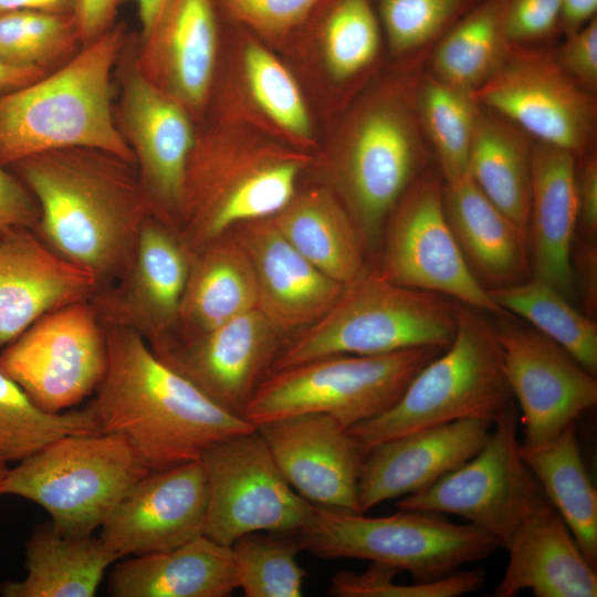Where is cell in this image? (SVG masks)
<instances>
[{"label":"cell","instance_id":"cell-1","mask_svg":"<svg viewBox=\"0 0 597 597\" xmlns=\"http://www.w3.org/2000/svg\"><path fill=\"white\" fill-rule=\"evenodd\" d=\"M8 168L36 201L35 234L90 273L97 291L111 286L128 265L150 214L135 165L104 150L71 147Z\"/></svg>","mask_w":597,"mask_h":597},{"label":"cell","instance_id":"cell-2","mask_svg":"<svg viewBox=\"0 0 597 597\" xmlns=\"http://www.w3.org/2000/svg\"><path fill=\"white\" fill-rule=\"evenodd\" d=\"M425 66L390 62L381 69L343 109L321 163L325 186L350 216L366 248L378 243L402 195L431 167L433 155L417 107Z\"/></svg>","mask_w":597,"mask_h":597},{"label":"cell","instance_id":"cell-3","mask_svg":"<svg viewBox=\"0 0 597 597\" xmlns=\"http://www.w3.org/2000/svg\"><path fill=\"white\" fill-rule=\"evenodd\" d=\"M103 325L107 368L87 405L101 432L124 437L149 472L202 459L256 428L161 362L138 333Z\"/></svg>","mask_w":597,"mask_h":597},{"label":"cell","instance_id":"cell-4","mask_svg":"<svg viewBox=\"0 0 597 597\" xmlns=\"http://www.w3.org/2000/svg\"><path fill=\"white\" fill-rule=\"evenodd\" d=\"M312 153L235 122L197 125L182 188L177 229L195 251L237 224L268 218L297 191Z\"/></svg>","mask_w":597,"mask_h":597},{"label":"cell","instance_id":"cell-5","mask_svg":"<svg viewBox=\"0 0 597 597\" xmlns=\"http://www.w3.org/2000/svg\"><path fill=\"white\" fill-rule=\"evenodd\" d=\"M127 35L124 24H114L61 67L0 94L2 166L71 147L104 150L134 164L113 112L114 71Z\"/></svg>","mask_w":597,"mask_h":597},{"label":"cell","instance_id":"cell-6","mask_svg":"<svg viewBox=\"0 0 597 597\" xmlns=\"http://www.w3.org/2000/svg\"><path fill=\"white\" fill-rule=\"evenodd\" d=\"M459 302L395 284L368 268L344 284L332 307L285 343L270 371L329 355H384L417 347L446 349Z\"/></svg>","mask_w":597,"mask_h":597},{"label":"cell","instance_id":"cell-7","mask_svg":"<svg viewBox=\"0 0 597 597\" xmlns=\"http://www.w3.org/2000/svg\"><path fill=\"white\" fill-rule=\"evenodd\" d=\"M459 304L451 344L422 367L387 411L348 431L364 451L390 439L458 420L494 422L513 404L494 325Z\"/></svg>","mask_w":597,"mask_h":597},{"label":"cell","instance_id":"cell-8","mask_svg":"<svg viewBox=\"0 0 597 597\" xmlns=\"http://www.w3.org/2000/svg\"><path fill=\"white\" fill-rule=\"evenodd\" d=\"M417 347L384 355H329L270 371L241 416L254 427L301 413H326L349 429L390 409L430 360Z\"/></svg>","mask_w":597,"mask_h":597},{"label":"cell","instance_id":"cell-9","mask_svg":"<svg viewBox=\"0 0 597 597\" xmlns=\"http://www.w3.org/2000/svg\"><path fill=\"white\" fill-rule=\"evenodd\" d=\"M149 471L126 439L98 432L65 436L8 469L0 495L27 499L60 532L92 535Z\"/></svg>","mask_w":597,"mask_h":597},{"label":"cell","instance_id":"cell-10","mask_svg":"<svg viewBox=\"0 0 597 597\" xmlns=\"http://www.w3.org/2000/svg\"><path fill=\"white\" fill-rule=\"evenodd\" d=\"M398 510L370 517L314 505L311 517L294 535L301 551L318 558L388 564L409 572L413 582L454 573L499 547L490 534L470 523H452L433 512Z\"/></svg>","mask_w":597,"mask_h":597},{"label":"cell","instance_id":"cell-11","mask_svg":"<svg viewBox=\"0 0 597 597\" xmlns=\"http://www.w3.org/2000/svg\"><path fill=\"white\" fill-rule=\"evenodd\" d=\"M520 447L517 410L512 404L493 422L473 458L428 489L399 499L397 507L461 516L504 548L521 523L549 502Z\"/></svg>","mask_w":597,"mask_h":597},{"label":"cell","instance_id":"cell-12","mask_svg":"<svg viewBox=\"0 0 597 597\" xmlns=\"http://www.w3.org/2000/svg\"><path fill=\"white\" fill-rule=\"evenodd\" d=\"M443 181L434 168L402 195L384 232L378 273L407 287L433 292L498 317L503 311L470 269L447 220Z\"/></svg>","mask_w":597,"mask_h":597},{"label":"cell","instance_id":"cell-13","mask_svg":"<svg viewBox=\"0 0 597 597\" xmlns=\"http://www.w3.org/2000/svg\"><path fill=\"white\" fill-rule=\"evenodd\" d=\"M0 368L44 411L80 405L107 368L105 328L95 305L80 301L42 315L0 349Z\"/></svg>","mask_w":597,"mask_h":597},{"label":"cell","instance_id":"cell-14","mask_svg":"<svg viewBox=\"0 0 597 597\" xmlns=\"http://www.w3.org/2000/svg\"><path fill=\"white\" fill-rule=\"evenodd\" d=\"M205 535L231 546L254 532L295 534L314 505L285 480L258 429L224 439L202 457Z\"/></svg>","mask_w":597,"mask_h":597},{"label":"cell","instance_id":"cell-15","mask_svg":"<svg viewBox=\"0 0 597 597\" xmlns=\"http://www.w3.org/2000/svg\"><path fill=\"white\" fill-rule=\"evenodd\" d=\"M207 119L247 124L307 153L317 144L310 104L294 72L273 49L227 21L201 122Z\"/></svg>","mask_w":597,"mask_h":597},{"label":"cell","instance_id":"cell-16","mask_svg":"<svg viewBox=\"0 0 597 597\" xmlns=\"http://www.w3.org/2000/svg\"><path fill=\"white\" fill-rule=\"evenodd\" d=\"M472 93L481 106L537 142L566 149L578 159L596 149L597 94L559 67L551 45H512L502 65Z\"/></svg>","mask_w":597,"mask_h":597},{"label":"cell","instance_id":"cell-17","mask_svg":"<svg viewBox=\"0 0 597 597\" xmlns=\"http://www.w3.org/2000/svg\"><path fill=\"white\" fill-rule=\"evenodd\" d=\"M136 45L137 39L127 35L115 65L114 121L133 153L150 214L177 227L197 124L142 75Z\"/></svg>","mask_w":597,"mask_h":597},{"label":"cell","instance_id":"cell-18","mask_svg":"<svg viewBox=\"0 0 597 597\" xmlns=\"http://www.w3.org/2000/svg\"><path fill=\"white\" fill-rule=\"evenodd\" d=\"M506 315L494 325L503 370L522 411L521 444L536 446L556 437L596 405L597 380L557 343Z\"/></svg>","mask_w":597,"mask_h":597},{"label":"cell","instance_id":"cell-19","mask_svg":"<svg viewBox=\"0 0 597 597\" xmlns=\"http://www.w3.org/2000/svg\"><path fill=\"white\" fill-rule=\"evenodd\" d=\"M191 256L176 226L148 214L122 275L91 300L101 321L133 329L149 346L167 339L177 324Z\"/></svg>","mask_w":597,"mask_h":597},{"label":"cell","instance_id":"cell-20","mask_svg":"<svg viewBox=\"0 0 597 597\" xmlns=\"http://www.w3.org/2000/svg\"><path fill=\"white\" fill-rule=\"evenodd\" d=\"M223 29L216 0H164L150 29L137 41L142 75L197 125L205 116Z\"/></svg>","mask_w":597,"mask_h":597},{"label":"cell","instance_id":"cell-21","mask_svg":"<svg viewBox=\"0 0 597 597\" xmlns=\"http://www.w3.org/2000/svg\"><path fill=\"white\" fill-rule=\"evenodd\" d=\"M282 339L255 308L195 337L150 348L217 405L241 416L270 373Z\"/></svg>","mask_w":597,"mask_h":597},{"label":"cell","instance_id":"cell-22","mask_svg":"<svg viewBox=\"0 0 597 597\" xmlns=\"http://www.w3.org/2000/svg\"><path fill=\"white\" fill-rule=\"evenodd\" d=\"M207 479L202 459L143 476L101 526L119 557L175 548L205 534Z\"/></svg>","mask_w":597,"mask_h":597},{"label":"cell","instance_id":"cell-23","mask_svg":"<svg viewBox=\"0 0 597 597\" xmlns=\"http://www.w3.org/2000/svg\"><path fill=\"white\" fill-rule=\"evenodd\" d=\"M289 484L311 504L362 513L358 483L366 452L326 413H301L256 427Z\"/></svg>","mask_w":597,"mask_h":597},{"label":"cell","instance_id":"cell-24","mask_svg":"<svg viewBox=\"0 0 597 597\" xmlns=\"http://www.w3.org/2000/svg\"><path fill=\"white\" fill-rule=\"evenodd\" d=\"M493 422L458 420L413 431L370 449L364 459L358 505L365 513L380 503L423 491L473 458Z\"/></svg>","mask_w":597,"mask_h":597},{"label":"cell","instance_id":"cell-25","mask_svg":"<svg viewBox=\"0 0 597 597\" xmlns=\"http://www.w3.org/2000/svg\"><path fill=\"white\" fill-rule=\"evenodd\" d=\"M231 231L255 275L256 310L283 336L312 325L342 293L344 284L297 252L270 217L241 222Z\"/></svg>","mask_w":597,"mask_h":597},{"label":"cell","instance_id":"cell-26","mask_svg":"<svg viewBox=\"0 0 597 597\" xmlns=\"http://www.w3.org/2000/svg\"><path fill=\"white\" fill-rule=\"evenodd\" d=\"M98 286L86 271L55 254L31 229L0 235V349L42 315L92 300Z\"/></svg>","mask_w":597,"mask_h":597},{"label":"cell","instance_id":"cell-27","mask_svg":"<svg viewBox=\"0 0 597 597\" xmlns=\"http://www.w3.org/2000/svg\"><path fill=\"white\" fill-rule=\"evenodd\" d=\"M509 562L494 597L530 589L536 597H596V567L551 504L530 514L504 547Z\"/></svg>","mask_w":597,"mask_h":597},{"label":"cell","instance_id":"cell-28","mask_svg":"<svg viewBox=\"0 0 597 597\" xmlns=\"http://www.w3.org/2000/svg\"><path fill=\"white\" fill-rule=\"evenodd\" d=\"M577 161L566 149L534 143L527 228L531 270L569 301L576 294L570 253L578 223Z\"/></svg>","mask_w":597,"mask_h":597},{"label":"cell","instance_id":"cell-29","mask_svg":"<svg viewBox=\"0 0 597 597\" xmlns=\"http://www.w3.org/2000/svg\"><path fill=\"white\" fill-rule=\"evenodd\" d=\"M385 40L373 0H324L284 48H314L344 109L381 71Z\"/></svg>","mask_w":597,"mask_h":597},{"label":"cell","instance_id":"cell-30","mask_svg":"<svg viewBox=\"0 0 597 597\" xmlns=\"http://www.w3.org/2000/svg\"><path fill=\"white\" fill-rule=\"evenodd\" d=\"M442 201L454 238L486 290L530 277L528 234L490 201L468 172L443 182Z\"/></svg>","mask_w":597,"mask_h":597},{"label":"cell","instance_id":"cell-31","mask_svg":"<svg viewBox=\"0 0 597 597\" xmlns=\"http://www.w3.org/2000/svg\"><path fill=\"white\" fill-rule=\"evenodd\" d=\"M237 588L231 546L200 535L175 548L116 564L113 597H227Z\"/></svg>","mask_w":597,"mask_h":597},{"label":"cell","instance_id":"cell-32","mask_svg":"<svg viewBox=\"0 0 597 597\" xmlns=\"http://www.w3.org/2000/svg\"><path fill=\"white\" fill-rule=\"evenodd\" d=\"M256 303L251 262L229 230L192 251L176 327L167 339L150 347L206 333L255 310Z\"/></svg>","mask_w":597,"mask_h":597},{"label":"cell","instance_id":"cell-33","mask_svg":"<svg viewBox=\"0 0 597 597\" xmlns=\"http://www.w3.org/2000/svg\"><path fill=\"white\" fill-rule=\"evenodd\" d=\"M270 218L285 240L329 277L345 284L367 269L362 237L326 186L296 191Z\"/></svg>","mask_w":597,"mask_h":597},{"label":"cell","instance_id":"cell-34","mask_svg":"<svg viewBox=\"0 0 597 597\" xmlns=\"http://www.w3.org/2000/svg\"><path fill=\"white\" fill-rule=\"evenodd\" d=\"M119 557L92 535L75 536L51 522L38 525L25 544V576L0 584L3 597H94Z\"/></svg>","mask_w":597,"mask_h":597},{"label":"cell","instance_id":"cell-35","mask_svg":"<svg viewBox=\"0 0 597 597\" xmlns=\"http://www.w3.org/2000/svg\"><path fill=\"white\" fill-rule=\"evenodd\" d=\"M534 143L513 122L481 106L467 167L479 189L526 233Z\"/></svg>","mask_w":597,"mask_h":597},{"label":"cell","instance_id":"cell-36","mask_svg":"<svg viewBox=\"0 0 597 597\" xmlns=\"http://www.w3.org/2000/svg\"><path fill=\"white\" fill-rule=\"evenodd\" d=\"M520 452L584 555L596 567L597 493L580 455L575 423L541 444H521Z\"/></svg>","mask_w":597,"mask_h":597},{"label":"cell","instance_id":"cell-37","mask_svg":"<svg viewBox=\"0 0 597 597\" xmlns=\"http://www.w3.org/2000/svg\"><path fill=\"white\" fill-rule=\"evenodd\" d=\"M510 0H481L431 51L426 69L436 77L470 91L488 81L506 59Z\"/></svg>","mask_w":597,"mask_h":597},{"label":"cell","instance_id":"cell-38","mask_svg":"<svg viewBox=\"0 0 597 597\" xmlns=\"http://www.w3.org/2000/svg\"><path fill=\"white\" fill-rule=\"evenodd\" d=\"M417 107L442 181L464 176L481 108L472 91L436 77L425 66L418 83Z\"/></svg>","mask_w":597,"mask_h":597},{"label":"cell","instance_id":"cell-39","mask_svg":"<svg viewBox=\"0 0 597 597\" xmlns=\"http://www.w3.org/2000/svg\"><path fill=\"white\" fill-rule=\"evenodd\" d=\"M506 313L521 316L536 331L562 346L585 369L597 370V325L553 285L536 277L488 289Z\"/></svg>","mask_w":597,"mask_h":597},{"label":"cell","instance_id":"cell-40","mask_svg":"<svg viewBox=\"0 0 597 597\" xmlns=\"http://www.w3.org/2000/svg\"><path fill=\"white\" fill-rule=\"evenodd\" d=\"M98 432L88 405L44 411L0 368V460L21 461L62 437Z\"/></svg>","mask_w":597,"mask_h":597},{"label":"cell","instance_id":"cell-41","mask_svg":"<svg viewBox=\"0 0 597 597\" xmlns=\"http://www.w3.org/2000/svg\"><path fill=\"white\" fill-rule=\"evenodd\" d=\"M81 48L74 12L19 9L0 14V59L8 64L48 74Z\"/></svg>","mask_w":597,"mask_h":597},{"label":"cell","instance_id":"cell-42","mask_svg":"<svg viewBox=\"0 0 597 597\" xmlns=\"http://www.w3.org/2000/svg\"><path fill=\"white\" fill-rule=\"evenodd\" d=\"M481 0H373L390 62L422 64Z\"/></svg>","mask_w":597,"mask_h":597},{"label":"cell","instance_id":"cell-43","mask_svg":"<svg viewBox=\"0 0 597 597\" xmlns=\"http://www.w3.org/2000/svg\"><path fill=\"white\" fill-rule=\"evenodd\" d=\"M237 588L247 597H300L307 576L294 534L254 532L232 545Z\"/></svg>","mask_w":597,"mask_h":597},{"label":"cell","instance_id":"cell-44","mask_svg":"<svg viewBox=\"0 0 597 597\" xmlns=\"http://www.w3.org/2000/svg\"><path fill=\"white\" fill-rule=\"evenodd\" d=\"M224 21L273 49L287 42L312 19L324 0H216Z\"/></svg>","mask_w":597,"mask_h":597},{"label":"cell","instance_id":"cell-45","mask_svg":"<svg viewBox=\"0 0 597 597\" xmlns=\"http://www.w3.org/2000/svg\"><path fill=\"white\" fill-rule=\"evenodd\" d=\"M401 569L381 563L371 564L357 580L360 597H459L479 589L485 580L481 569L454 572L443 577L401 585L394 582Z\"/></svg>","mask_w":597,"mask_h":597},{"label":"cell","instance_id":"cell-46","mask_svg":"<svg viewBox=\"0 0 597 597\" xmlns=\"http://www.w3.org/2000/svg\"><path fill=\"white\" fill-rule=\"evenodd\" d=\"M562 0H510L506 34L511 45L547 46L561 35Z\"/></svg>","mask_w":597,"mask_h":597},{"label":"cell","instance_id":"cell-47","mask_svg":"<svg viewBox=\"0 0 597 597\" xmlns=\"http://www.w3.org/2000/svg\"><path fill=\"white\" fill-rule=\"evenodd\" d=\"M559 67L585 90L597 94V17L553 48Z\"/></svg>","mask_w":597,"mask_h":597},{"label":"cell","instance_id":"cell-48","mask_svg":"<svg viewBox=\"0 0 597 597\" xmlns=\"http://www.w3.org/2000/svg\"><path fill=\"white\" fill-rule=\"evenodd\" d=\"M38 221L35 199L20 179L0 164V235L19 228L34 230Z\"/></svg>","mask_w":597,"mask_h":597},{"label":"cell","instance_id":"cell-49","mask_svg":"<svg viewBox=\"0 0 597 597\" xmlns=\"http://www.w3.org/2000/svg\"><path fill=\"white\" fill-rule=\"evenodd\" d=\"M578 224L585 240L593 241L597 232V153L596 149L577 161Z\"/></svg>","mask_w":597,"mask_h":597},{"label":"cell","instance_id":"cell-50","mask_svg":"<svg viewBox=\"0 0 597 597\" xmlns=\"http://www.w3.org/2000/svg\"><path fill=\"white\" fill-rule=\"evenodd\" d=\"M570 265L575 289H578L586 315L593 317L597 307V248L585 240L573 245Z\"/></svg>","mask_w":597,"mask_h":597},{"label":"cell","instance_id":"cell-51","mask_svg":"<svg viewBox=\"0 0 597 597\" xmlns=\"http://www.w3.org/2000/svg\"><path fill=\"white\" fill-rule=\"evenodd\" d=\"M121 3L122 0H75L74 15L82 46L90 44L115 24Z\"/></svg>","mask_w":597,"mask_h":597},{"label":"cell","instance_id":"cell-52","mask_svg":"<svg viewBox=\"0 0 597 597\" xmlns=\"http://www.w3.org/2000/svg\"><path fill=\"white\" fill-rule=\"evenodd\" d=\"M597 17V0H562L561 35L567 38Z\"/></svg>","mask_w":597,"mask_h":597},{"label":"cell","instance_id":"cell-53","mask_svg":"<svg viewBox=\"0 0 597 597\" xmlns=\"http://www.w3.org/2000/svg\"><path fill=\"white\" fill-rule=\"evenodd\" d=\"M43 75L40 71L18 67L0 59V94L20 88Z\"/></svg>","mask_w":597,"mask_h":597},{"label":"cell","instance_id":"cell-54","mask_svg":"<svg viewBox=\"0 0 597 597\" xmlns=\"http://www.w3.org/2000/svg\"><path fill=\"white\" fill-rule=\"evenodd\" d=\"M75 0H0V14L19 9L74 12Z\"/></svg>","mask_w":597,"mask_h":597},{"label":"cell","instance_id":"cell-55","mask_svg":"<svg viewBox=\"0 0 597 597\" xmlns=\"http://www.w3.org/2000/svg\"><path fill=\"white\" fill-rule=\"evenodd\" d=\"M122 2H129L136 7L142 27L140 35H144L150 29L164 0H122Z\"/></svg>","mask_w":597,"mask_h":597},{"label":"cell","instance_id":"cell-56","mask_svg":"<svg viewBox=\"0 0 597 597\" xmlns=\"http://www.w3.org/2000/svg\"><path fill=\"white\" fill-rule=\"evenodd\" d=\"M8 462L0 460V483L2 482L4 475L8 472Z\"/></svg>","mask_w":597,"mask_h":597}]
</instances>
